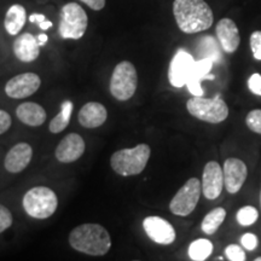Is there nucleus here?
Returning a JSON list of instances; mask_svg holds the SVG:
<instances>
[{
    "label": "nucleus",
    "mask_w": 261,
    "mask_h": 261,
    "mask_svg": "<svg viewBox=\"0 0 261 261\" xmlns=\"http://www.w3.org/2000/svg\"><path fill=\"white\" fill-rule=\"evenodd\" d=\"M173 14L179 29L187 34L207 31L214 21L212 9L204 0H174Z\"/></svg>",
    "instance_id": "1"
},
{
    "label": "nucleus",
    "mask_w": 261,
    "mask_h": 261,
    "mask_svg": "<svg viewBox=\"0 0 261 261\" xmlns=\"http://www.w3.org/2000/svg\"><path fill=\"white\" fill-rule=\"evenodd\" d=\"M69 243L77 252L92 256H102L109 252L112 238L102 225L83 224L71 231Z\"/></svg>",
    "instance_id": "2"
},
{
    "label": "nucleus",
    "mask_w": 261,
    "mask_h": 261,
    "mask_svg": "<svg viewBox=\"0 0 261 261\" xmlns=\"http://www.w3.org/2000/svg\"><path fill=\"white\" fill-rule=\"evenodd\" d=\"M151 154L148 144H138L135 148L121 149L114 152L110 159L112 168L122 177H132L144 171Z\"/></svg>",
    "instance_id": "3"
},
{
    "label": "nucleus",
    "mask_w": 261,
    "mask_h": 261,
    "mask_svg": "<svg viewBox=\"0 0 261 261\" xmlns=\"http://www.w3.org/2000/svg\"><path fill=\"white\" fill-rule=\"evenodd\" d=\"M58 198L55 191L46 187L32 188L23 197V208L29 217L47 219L57 210Z\"/></svg>",
    "instance_id": "4"
},
{
    "label": "nucleus",
    "mask_w": 261,
    "mask_h": 261,
    "mask_svg": "<svg viewBox=\"0 0 261 261\" xmlns=\"http://www.w3.org/2000/svg\"><path fill=\"white\" fill-rule=\"evenodd\" d=\"M188 112L201 121L220 123L228 116V108L219 94L212 99L203 96H194L187 103Z\"/></svg>",
    "instance_id": "5"
},
{
    "label": "nucleus",
    "mask_w": 261,
    "mask_h": 261,
    "mask_svg": "<svg viewBox=\"0 0 261 261\" xmlns=\"http://www.w3.org/2000/svg\"><path fill=\"white\" fill-rule=\"evenodd\" d=\"M138 86V75L130 62L123 61L116 65L110 79V93L117 100H128L135 96Z\"/></svg>",
    "instance_id": "6"
},
{
    "label": "nucleus",
    "mask_w": 261,
    "mask_h": 261,
    "mask_svg": "<svg viewBox=\"0 0 261 261\" xmlns=\"http://www.w3.org/2000/svg\"><path fill=\"white\" fill-rule=\"evenodd\" d=\"M89 18L86 12L76 3H68L62 8L60 19V35L63 39H77L83 38L86 33Z\"/></svg>",
    "instance_id": "7"
},
{
    "label": "nucleus",
    "mask_w": 261,
    "mask_h": 261,
    "mask_svg": "<svg viewBox=\"0 0 261 261\" xmlns=\"http://www.w3.org/2000/svg\"><path fill=\"white\" fill-rule=\"evenodd\" d=\"M202 184L200 179L190 178L175 194L169 203V210L179 217H188L195 211L200 200Z\"/></svg>",
    "instance_id": "8"
},
{
    "label": "nucleus",
    "mask_w": 261,
    "mask_h": 261,
    "mask_svg": "<svg viewBox=\"0 0 261 261\" xmlns=\"http://www.w3.org/2000/svg\"><path fill=\"white\" fill-rule=\"evenodd\" d=\"M41 80L35 73H23L16 75L5 85V92L10 98L22 99L34 94L39 90Z\"/></svg>",
    "instance_id": "9"
},
{
    "label": "nucleus",
    "mask_w": 261,
    "mask_h": 261,
    "mask_svg": "<svg viewBox=\"0 0 261 261\" xmlns=\"http://www.w3.org/2000/svg\"><path fill=\"white\" fill-rule=\"evenodd\" d=\"M195 62V58L185 50H179L175 54L171 62V65H169L168 71V79L172 86L180 89L187 85Z\"/></svg>",
    "instance_id": "10"
},
{
    "label": "nucleus",
    "mask_w": 261,
    "mask_h": 261,
    "mask_svg": "<svg viewBox=\"0 0 261 261\" xmlns=\"http://www.w3.org/2000/svg\"><path fill=\"white\" fill-rule=\"evenodd\" d=\"M145 233L155 243L168 246L175 241V230L167 220L160 217H146L143 221Z\"/></svg>",
    "instance_id": "11"
},
{
    "label": "nucleus",
    "mask_w": 261,
    "mask_h": 261,
    "mask_svg": "<svg viewBox=\"0 0 261 261\" xmlns=\"http://www.w3.org/2000/svg\"><path fill=\"white\" fill-rule=\"evenodd\" d=\"M224 188V173L220 165L215 161L204 166L202 175V192L208 200H215L221 195Z\"/></svg>",
    "instance_id": "12"
},
{
    "label": "nucleus",
    "mask_w": 261,
    "mask_h": 261,
    "mask_svg": "<svg viewBox=\"0 0 261 261\" xmlns=\"http://www.w3.org/2000/svg\"><path fill=\"white\" fill-rule=\"evenodd\" d=\"M224 185L230 194H236L243 187L248 175L246 163L240 159H227L224 163Z\"/></svg>",
    "instance_id": "13"
},
{
    "label": "nucleus",
    "mask_w": 261,
    "mask_h": 261,
    "mask_svg": "<svg viewBox=\"0 0 261 261\" xmlns=\"http://www.w3.org/2000/svg\"><path fill=\"white\" fill-rule=\"evenodd\" d=\"M85 152V140L77 133H69L56 148V159L62 163L77 161Z\"/></svg>",
    "instance_id": "14"
},
{
    "label": "nucleus",
    "mask_w": 261,
    "mask_h": 261,
    "mask_svg": "<svg viewBox=\"0 0 261 261\" xmlns=\"http://www.w3.org/2000/svg\"><path fill=\"white\" fill-rule=\"evenodd\" d=\"M33 156V149L28 143H18L9 150L4 166L10 173H19L28 167Z\"/></svg>",
    "instance_id": "15"
},
{
    "label": "nucleus",
    "mask_w": 261,
    "mask_h": 261,
    "mask_svg": "<svg viewBox=\"0 0 261 261\" xmlns=\"http://www.w3.org/2000/svg\"><path fill=\"white\" fill-rule=\"evenodd\" d=\"M218 40H219L221 47L226 54H233L240 46V32L232 19L223 18L218 22L217 28Z\"/></svg>",
    "instance_id": "16"
},
{
    "label": "nucleus",
    "mask_w": 261,
    "mask_h": 261,
    "mask_svg": "<svg viewBox=\"0 0 261 261\" xmlns=\"http://www.w3.org/2000/svg\"><path fill=\"white\" fill-rule=\"evenodd\" d=\"M213 64L214 61L211 58H201L200 61L195 62L190 76L187 81L188 89L194 96H203L204 92L201 87V80L214 79L213 75H210Z\"/></svg>",
    "instance_id": "17"
},
{
    "label": "nucleus",
    "mask_w": 261,
    "mask_h": 261,
    "mask_svg": "<svg viewBox=\"0 0 261 261\" xmlns=\"http://www.w3.org/2000/svg\"><path fill=\"white\" fill-rule=\"evenodd\" d=\"M14 54L17 60L24 63H31L40 55V45L38 39L31 33H24L17 37L14 42Z\"/></svg>",
    "instance_id": "18"
},
{
    "label": "nucleus",
    "mask_w": 261,
    "mask_h": 261,
    "mask_svg": "<svg viewBox=\"0 0 261 261\" xmlns=\"http://www.w3.org/2000/svg\"><path fill=\"white\" fill-rule=\"evenodd\" d=\"M108 112L103 104L97 102L86 103L79 112V122L86 128H97L107 121Z\"/></svg>",
    "instance_id": "19"
},
{
    "label": "nucleus",
    "mask_w": 261,
    "mask_h": 261,
    "mask_svg": "<svg viewBox=\"0 0 261 261\" xmlns=\"http://www.w3.org/2000/svg\"><path fill=\"white\" fill-rule=\"evenodd\" d=\"M16 115L22 123L32 127L41 126L46 120L44 108L33 102H25L18 106L16 109Z\"/></svg>",
    "instance_id": "20"
},
{
    "label": "nucleus",
    "mask_w": 261,
    "mask_h": 261,
    "mask_svg": "<svg viewBox=\"0 0 261 261\" xmlns=\"http://www.w3.org/2000/svg\"><path fill=\"white\" fill-rule=\"evenodd\" d=\"M27 21L25 9L22 5L15 4L10 6L5 16L4 27L10 35H17L22 31Z\"/></svg>",
    "instance_id": "21"
},
{
    "label": "nucleus",
    "mask_w": 261,
    "mask_h": 261,
    "mask_svg": "<svg viewBox=\"0 0 261 261\" xmlns=\"http://www.w3.org/2000/svg\"><path fill=\"white\" fill-rule=\"evenodd\" d=\"M73 109L74 106L70 100H64V102L62 103L61 112L52 119L50 126H48V129H50L51 133H55V135H56V133H61L62 130L67 128L68 125H69Z\"/></svg>",
    "instance_id": "22"
},
{
    "label": "nucleus",
    "mask_w": 261,
    "mask_h": 261,
    "mask_svg": "<svg viewBox=\"0 0 261 261\" xmlns=\"http://www.w3.org/2000/svg\"><path fill=\"white\" fill-rule=\"evenodd\" d=\"M225 218H226V211H225L224 208H214L213 211H211L210 213L205 215L203 221H202V231H203L205 234L215 233L220 225L224 223Z\"/></svg>",
    "instance_id": "23"
},
{
    "label": "nucleus",
    "mask_w": 261,
    "mask_h": 261,
    "mask_svg": "<svg viewBox=\"0 0 261 261\" xmlns=\"http://www.w3.org/2000/svg\"><path fill=\"white\" fill-rule=\"evenodd\" d=\"M213 252V244L211 241L201 238L196 240L189 247V256L194 261H203Z\"/></svg>",
    "instance_id": "24"
},
{
    "label": "nucleus",
    "mask_w": 261,
    "mask_h": 261,
    "mask_svg": "<svg viewBox=\"0 0 261 261\" xmlns=\"http://www.w3.org/2000/svg\"><path fill=\"white\" fill-rule=\"evenodd\" d=\"M198 51L203 55L202 58H211L214 62L220 60V50L218 46V42L212 37H203L201 39Z\"/></svg>",
    "instance_id": "25"
},
{
    "label": "nucleus",
    "mask_w": 261,
    "mask_h": 261,
    "mask_svg": "<svg viewBox=\"0 0 261 261\" xmlns=\"http://www.w3.org/2000/svg\"><path fill=\"white\" fill-rule=\"evenodd\" d=\"M259 218V212L253 205H246L237 212V221L242 226H250Z\"/></svg>",
    "instance_id": "26"
},
{
    "label": "nucleus",
    "mask_w": 261,
    "mask_h": 261,
    "mask_svg": "<svg viewBox=\"0 0 261 261\" xmlns=\"http://www.w3.org/2000/svg\"><path fill=\"white\" fill-rule=\"evenodd\" d=\"M248 128L253 132L261 135V109H255L249 112L246 119Z\"/></svg>",
    "instance_id": "27"
},
{
    "label": "nucleus",
    "mask_w": 261,
    "mask_h": 261,
    "mask_svg": "<svg viewBox=\"0 0 261 261\" xmlns=\"http://www.w3.org/2000/svg\"><path fill=\"white\" fill-rule=\"evenodd\" d=\"M225 255L230 261H244L246 260V253L237 244H230L225 249Z\"/></svg>",
    "instance_id": "28"
},
{
    "label": "nucleus",
    "mask_w": 261,
    "mask_h": 261,
    "mask_svg": "<svg viewBox=\"0 0 261 261\" xmlns=\"http://www.w3.org/2000/svg\"><path fill=\"white\" fill-rule=\"evenodd\" d=\"M250 48L255 60L261 61V31L253 32L250 35Z\"/></svg>",
    "instance_id": "29"
},
{
    "label": "nucleus",
    "mask_w": 261,
    "mask_h": 261,
    "mask_svg": "<svg viewBox=\"0 0 261 261\" xmlns=\"http://www.w3.org/2000/svg\"><path fill=\"white\" fill-rule=\"evenodd\" d=\"M12 225V214L5 205L0 204V233Z\"/></svg>",
    "instance_id": "30"
},
{
    "label": "nucleus",
    "mask_w": 261,
    "mask_h": 261,
    "mask_svg": "<svg viewBox=\"0 0 261 261\" xmlns=\"http://www.w3.org/2000/svg\"><path fill=\"white\" fill-rule=\"evenodd\" d=\"M248 87L254 94L261 96V75L257 73L253 74L248 80Z\"/></svg>",
    "instance_id": "31"
},
{
    "label": "nucleus",
    "mask_w": 261,
    "mask_h": 261,
    "mask_svg": "<svg viewBox=\"0 0 261 261\" xmlns=\"http://www.w3.org/2000/svg\"><path fill=\"white\" fill-rule=\"evenodd\" d=\"M241 243L247 250H254L257 247V238L254 233H244L241 238Z\"/></svg>",
    "instance_id": "32"
},
{
    "label": "nucleus",
    "mask_w": 261,
    "mask_h": 261,
    "mask_svg": "<svg viewBox=\"0 0 261 261\" xmlns=\"http://www.w3.org/2000/svg\"><path fill=\"white\" fill-rule=\"evenodd\" d=\"M11 116L5 110H0V135L5 133L11 127Z\"/></svg>",
    "instance_id": "33"
},
{
    "label": "nucleus",
    "mask_w": 261,
    "mask_h": 261,
    "mask_svg": "<svg viewBox=\"0 0 261 261\" xmlns=\"http://www.w3.org/2000/svg\"><path fill=\"white\" fill-rule=\"evenodd\" d=\"M81 2L85 3L94 11H99V10H102L106 6V0H81Z\"/></svg>",
    "instance_id": "34"
},
{
    "label": "nucleus",
    "mask_w": 261,
    "mask_h": 261,
    "mask_svg": "<svg viewBox=\"0 0 261 261\" xmlns=\"http://www.w3.org/2000/svg\"><path fill=\"white\" fill-rule=\"evenodd\" d=\"M46 17H45V15H41V14H33L29 16V22H32V23H41V22H44Z\"/></svg>",
    "instance_id": "35"
},
{
    "label": "nucleus",
    "mask_w": 261,
    "mask_h": 261,
    "mask_svg": "<svg viewBox=\"0 0 261 261\" xmlns=\"http://www.w3.org/2000/svg\"><path fill=\"white\" fill-rule=\"evenodd\" d=\"M37 39H38V44L40 45V46H44V45L47 42L48 38H47L46 34H39Z\"/></svg>",
    "instance_id": "36"
},
{
    "label": "nucleus",
    "mask_w": 261,
    "mask_h": 261,
    "mask_svg": "<svg viewBox=\"0 0 261 261\" xmlns=\"http://www.w3.org/2000/svg\"><path fill=\"white\" fill-rule=\"evenodd\" d=\"M39 27H40V29H42V31H47L48 28L52 27V22L48 21V19H45L44 22L39 23Z\"/></svg>",
    "instance_id": "37"
},
{
    "label": "nucleus",
    "mask_w": 261,
    "mask_h": 261,
    "mask_svg": "<svg viewBox=\"0 0 261 261\" xmlns=\"http://www.w3.org/2000/svg\"><path fill=\"white\" fill-rule=\"evenodd\" d=\"M255 261H261V257H256Z\"/></svg>",
    "instance_id": "38"
},
{
    "label": "nucleus",
    "mask_w": 261,
    "mask_h": 261,
    "mask_svg": "<svg viewBox=\"0 0 261 261\" xmlns=\"http://www.w3.org/2000/svg\"><path fill=\"white\" fill-rule=\"evenodd\" d=\"M260 201H261V196H260Z\"/></svg>",
    "instance_id": "39"
}]
</instances>
